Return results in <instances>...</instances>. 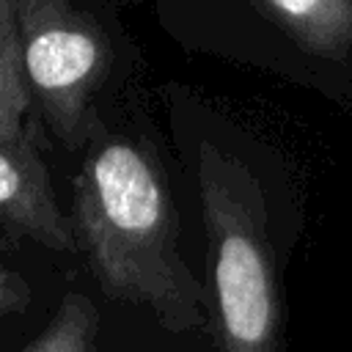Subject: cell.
<instances>
[{
	"instance_id": "cell-1",
	"label": "cell",
	"mask_w": 352,
	"mask_h": 352,
	"mask_svg": "<svg viewBox=\"0 0 352 352\" xmlns=\"http://www.w3.org/2000/svg\"><path fill=\"white\" fill-rule=\"evenodd\" d=\"M74 179V239L113 300L148 308L168 330L201 322V286L176 250V212L154 154L118 132L91 135Z\"/></svg>"
},
{
	"instance_id": "cell-2",
	"label": "cell",
	"mask_w": 352,
	"mask_h": 352,
	"mask_svg": "<svg viewBox=\"0 0 352 352\" xmlns=\"http://www.w3.org/2000/svg\"><path fill=\"white\" fill-rule=\"evenodd\" d=\"M140 0H14L16 58L30 113L80 148L99 126V96L124 63L121 8Z\"/></svg>"
},
{
	"instance_id": "cell-3",
	"label": "cell",
	"mask_w": 352,
	"mask_h": 352,
	"mask_svg": "<svg viewBox=\"0 0 352 352\" xmlns=\"http://www.w3.org/2000/svg\"><path fill=\"white\" fill-rule=\"evenodd\" d=\"M198 192L223 352H278V289L256 173L204 138Z\"/></svg>"
},
{
	"instance_id": "cell-4",
	"label": "cell",
	"mask_w": 352,
	"mask_h": 352,
	"mask_svg": "<svg viewBox=\"0 0 352 352\" xmlns=\"http://www.w3.org/2000/svg\"><path fill=\"white\" fill-rule=\"evenodd\" d=\"M157 19L195 47L352 77V0H157Z\"/></svg>"
},
{
	"instance_id": "cell-5",
	"label": "cell",
	"mask_w": 352,
	"mask_h": 352,
	"mask_svg": "<svg viewBox=\"0 0 352 352\" xmlns=\"http://www.w3.org/2000/svg\"><path fill=\"white\" fill-rule=\"evenodd\" d=\"M0 226L52 250H77L72 220L55 201L36 135L0 143Z\"/></svg>"
},
{
	"instance_id": "cell-6",
	"label": "cell",
	"mask_w": 352,
	"mask_h": 352,
	"mask_svg": "<svg viewBox=\"0 0 352 352\" xmlns=\"http://www.w3.org/2000/svg\"><path fill=\"white\" fill-rule=\"evenodd\" d=\"M25 135H33V113L16 58L14 0H0V143Z\"/></svg>"
},
{
	"instance_id": "cell-7",
	"label": "cell",
	"mask_w": 352,
	"mask_h": 352,
	"mask_svg": "<svg viewBox=\"0 0 352 352\" xmlns=\"http://www.w3.org/2000/svg\"><path fill=\"white\" fill-rule=\"evenodd\" d=\"M96 308L85 294L69 292L41 336L25 352H94Z\"/></svg>"
}]
</instances>
